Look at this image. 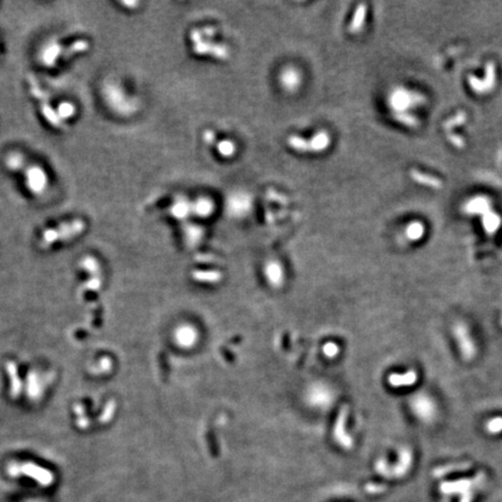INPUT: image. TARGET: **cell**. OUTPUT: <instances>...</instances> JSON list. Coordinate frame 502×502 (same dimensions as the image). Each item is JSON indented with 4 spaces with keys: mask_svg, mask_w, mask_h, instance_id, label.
I'll list each match as a JSON object with an SVG mask.
<instances>
[{
    "mask_svg": "<svg viewBox=\"0 0 502 502\" xmlns=\"http://www.w3.org/2000/svg\"><path fill=\"white\" fill-rule=\"evenodd\" d=\"M412 412L423 423L434 422L437 417V405L427 393H418L409 401Z\"/></svg>",
    "mask_w": 502,
    "mask_h": 502,
    "instance_id": "1",
    "label": "cell"
},
{
    "mask_svg": "<svg viewBox=\"0 0 502 502\" xmlns=\"http://www.w3.org/2000/svg\"><path fill=\"white\" fill-rule=\"evenodd\" d=\"M452 334L455 340L457 341V344H458L459 351L462 354L463 359L465 360H472L477 356L478 349L477 344L474 342L473 337H472V334L470 329H468L467 324L464 323V322L459 321L455 323L452 328Z\"/></svg>",
    "mask_w": 502,
    "mask_h": 502,
    "instance_id": "2",
    "label": "cell"
},
{
    "mask_svg": "<svg viewBox=\"0 0 502 502\" xmlns=\"http://www.w3.org/2000/svg\"><path fill=\"white\" fill-rule=\"evenodd\" d=\"M287 143L291 148L300 152H321L329 146L330 136L328 135V133L320 131L318 135H315L313 139H310V141H308L303 137L292 135L287 139Z\"/></svg>",
    "mask_w": 502,
    "mask_h": 502,
    "instance_id": "3",
    "label": "cell"
},
{
    "mask_svg": "<svg viewBox=\"0 0 502 502\" xmlns=\"http://www.w3.org/2000/svg\"><path fill=\"white\" fill-rule=\"evenodd\" d=\"M424 98L421 94L411 92L408 90L399 88L395 89L388 98V103L395 113H403L412 107L417 106L418 104L423 103Z\"/></svg>",
    "mask_w": 502,
    "mask_h": 502,
    "instance_id": "4",
    "label": "cell"
},
{
    "mask_svg": "<svg viewBox=\"0 0 502 502\" xmlns=\"http://www.w3.org/2000/svg\"><path fill=\"white\" fill-rule=\"evenodd\" d=\"M486 76L484 79L478 78L476 76H470L467 78L470 88L476 92L477 94H487L495 88V65L493 62H488L486 65Z\"/></svg>",
    "mask_w": 502,
    "mask_h": 502,
    "instance_id": "5",
    "label": "cell"
},
{
    "mask_svg": "<svg viewBox=\"0 0 502 502\" xmlns=\"http://www.w3.org/2000/svg\"><path fill=\"white\" fill-rule=\"evenodd\" d=\"M26 187L32 194H41L48 186V176L40 166H31L26 170Z\"/></svg>",
    "mask_w": 502,
    "mask_h": 502,
    "instance_id": "6",
    "label": "cell"
},
{
    "mask_svg": "<svg viewBox=\"0 0 502 502\" xmlns=\"http://www.w3.org/2000/svg\"><path fill=\"white\" fill-rule=\"evenodd\" d=\"M193 50L196 54H199V55H202V54H212L215 57L217 58H227L229 55L228 49L225 46H220V44H213L209 43V42H204L200 41L199 43L193 44Z\"/></svg>",
    "mask_w": 502,
    "mask_h": 502,
    "instance_id": "7",
    "label": "cell"
},
{
    "mask_svg": "<svg viewBox=\"0 0 502 502\" xmlns=\"http://www.w3.org/2000/svg\"><path fill=\"white\" fill-rule=\"evenodd\" d=\"M491 208V201L485 197H477V198L471 199L467 204L465 205L464 211L467 214H486L489 212Z\"/></svg>",
    "mask_w": 502,
    "mask_h": 502,
    "instance_id": "8",
    "label": "cell"
},
{
    "mask_svg": "<svg viewBox=\"0 0 502 502\" xmlns=\"http://www.w3.org/2000/svg\"><path fill=\"white\" fill-rule=\"evenodd\" d=\"M411 177L414 181H416L417 184L424 185V186L432 188H442V186H443V183H442L441 179L434 177V176L427 175V173H423L415 169L411 171Z\"/></svg>",
    "mask_w": 502,
    "mask_h": 502,
    "instance_id": "9",
    "label": "cell"
},
{
    "mask_svg": "<svg viewBox=\"0 0 502 502\" xmlns=\"http://www.w3.org/2000/svg\"><path fill=\"white\" fill-rule=\"evenodd\" d=\"M388 380H390V384L394 387L412 386V385L416 382L417 375L415 371H407L406 373H402V375L394 373V375L390 376Z\"/></svg>",
    "mask_w": 502,
    "mask_h": 502,
    "instance_id": "10",
    "label": "cell"
},
{
    "mask_svg": "<svg viewBox=\"0 0 502 502\" xmlns=\"http://www.w3.org/2000/svg\"><path fill=\"white\" fill-rule=\"evenodd\" d=\"M483 226L488 235L495 234L501 226V217L494 212H487L483 215Z\"/></svg>",
    "mask_w": 502,
    "mask_h": 502,
    "instance_id": "11",
    "label": "cell"
},
{
    "mask_svg": "<svg viewBox=\"0 0 502 502\" xmlns=\"http://www.w3.org/2000/svg\"><path fill=\"white\" fill-rule=\"evenodd\" d=\"M366 12H367V10H366L365 4H361L358 6L357 10H356L354 19H352L350 26H349V31H350V33H354V34H356V33L360 32L361 27L364 26V22H365Z\"/></svg>",
    "mask_w": 502,
    "mask_h": 502,
    "instance_id": "12",
    "label": "cell"
},
{
    "mask_svg": "<svg viewBox=\"0 0 502 502\" xmlns=\"http://www.w3.org/2000/svg\"><path fill=\"white\" fill-rule=\"evenodd\" d=\"M424 232H426V228H424L423 223L420 222V221H414V222L409 223L405 230L406 236H407L409 241L421 240L423 237Z\"/></svg>",
    "mask_w": 502,
    "mask_h": 502,
    "instance_id": "13",
    "label": "cell"
},
{
    "mask_svg": "<svg viewBox=\"0 0 502 502\" xmlns=\"http://www.w3.org/2000/svg\"><path fill=\"white\" fill-rule=\"evenodd\" d=\"M25 472L29 476L35 478V479L40 481L42 485H49L52 483L53 477L52 474L48 473V472L41 470V468H36L34 466H26Z\"/></svg>",
    "mask_w": 502,
    "mask_h": 502,
    "instance_id": "14",
    "label": "cell"
},
{
    "mask_svg": "<svg viewBox=\"0 0 502 502\" xmlns=\"http://www.w3.org/2000/svg\"><path fill=\"white\" fill-rule=\"evenodd\" d=\"M41 112L49 124L56 126V127H59V125H61V119H59L57 112H55L52 107L48 106V105H44V106L41 107Z\"/></svg>",
    "mask_w": 502,
    "mask_h": 502,
    "instance_id": "15",
    "label": "cell"
},
{
    "mask_svg": "<svg viewBox=\"0 0 502 502\" xmlns=\"http://www.w3.org/2000/svg\"><path fill=\"white\" fill-rule=\"evenodd\" d=\"M74 113H76V107L71 103H68V101L62 103L57 108V114L59 116V119H64V120L72 118Z\"/></svg>",
    "mask_w": 502,
    "mask_h": 502,
    "instance_id": "16",
    "label": "cell"
},
{
    "mask_svg": "<svg viewBox=\"0 0 502 502\" xmlns=\"http://www.w3.org/2000/svg\"><path fill=\"white\" fill-rule=\"evenodd\" d=\"M23 162H25V161H23V157L21 156L20 154L13 152V154H11L10 156L7 157V160H6V166L12 170V171H17V170L22 167Z\"/></svg>",
    "mask_w": 502,
    "mask_h": 502,
    "instance_id": "17",
    "label": "cell"
},
{
    "mask_svg": "<svg viewBox=\"0 0 502 502\" xmlns=\"http://www.w3.org/2000/svg\"><path fill=\"white\" fill-rule=\"evenodd\" d=\"M282 80H283L284 86H286L288 90H293L299 85V80L300 79H299V76L295 71L288 70L284 73Z\"/></svg>",
    "mask_w": 502,
    "mask_h": 502,
    "instance_id": "18",
    "label": "cell"
},
{
    "mask_svg": "<svg viewBox=\"0 0 502 502\" xmlns=\"http://www.w3.org/2000/svg\"><path fill=\"white\" fill-rule=\"evenodd\" d=\"M466 119H467V115H466L465 112L457 113L455 116H452V118H450L449 120L445 122L444 128L447 130L453 129V128H455V127H458V126L465 124Z\"/></svg>",
    "mask_w": 502,
    "mask_h": 502,
    "instance_id": "19",
    "label": "cell"
},
{
    "mask_svg": "<svg viewBox=\"0 0 502 502\" xmlns=\"http://www.w3.org/2000/svg\"><path fill=\"white\" fill-rule=\"evenodd\" d=\"M394 118H395L396 121H399L400 124L407 126V127H416L418 125V120L415 118L414 115L409 114V113H395L394 114Z\"/></svg>",
    "mask_w": 502,
    "mask_h": 502,
    "instance_id": "20",
    "label": "cell"
},
{
    "mask_svg": "<svg viewBox=\"0 0 502 502\" xmlns=\"http://www.w3.org/2000/svg\"><path fill=\"white\" fill-rule=\"evenodd\" d=\"M212 211H213V205H212L209 200H199L196 206H194V212L200 215V216L211 214Z\"/></svg>",
    "mask_w": 502,
    "mask_h": 502,
    "instance_id": "21",
    "label": "cell"
},
{
    "mask_svg": "<svg viewBox=\"0 0 502 502\" xmlns=\"http://www.w3.org/2000/svg\"><path fill=\"white\" fill-rule=\"evenodd\" d=\"M486 430L487 432L491 435H498L502 432V417L499 416L491 418V420L486 423Z\"/></svg>",
    "mask_w": 502,
    "mask_h": 502,
    "instance_id": "22",
    "label": "cell"
},
{
    "mask_svg": "<svg viewBox=\"0 0 502 502\" xmlns=\"http://www.w3.org/2000/svg\"><path fill=\"white\" fill-rule=\"evenodd\" d=\"M235 150L236 146L232 141H222L217 144V151L225 157H229L232 156V155H234Z\"/></svg>",
    "mask_w": 502,
    "mask_h": 502,
    "instance_id": "23",
    "label": "cell"
},
{
    "mask_svg": "<svg viewBox=\"0 0 502 502\" xmlns=\"http://www.w3.org/2000/svg\"><path fill=\"white\" fill-rule=\"evenodd\" d=\"M191 206L187 205L186 202H178V204L175 205V207L172 208V213L176 215V216L181 217L184 215H186L188 212H190Z\"/></svg>",
    "mask_w": 502,
    "mask_h": 502,
    "instance_id": "24",
    "label": "cell"
},
{
    "mask_svg": "<svg viewBox=\"0 0 502 502\" xmlns=\"http://www.w3.org/2000/svg\"><path fill=\"white\" fill-rule=\"evenodd\" d=\"M449 141L452 143L453 145H456L457 148H463V146L465 145L464 140L458 135H453V134H450L449 135Z\"/></svg>",
    "mask_w": 502,
    "mask_h": 502,
    "instance_id": "25",
    "label": "cell"
},
{
    "mask_svg": "<svg viewBox=\"0 0 502 502\" xmlns=\"http://www.w3.org/2000/svg\"><path fill=\"white\" fill-rule=\"evenodd\" d=\"M204 140H205V142H207V143H208V144H211V143H213V142H214V140H215V135H214V133H212L211 130L205 131V134H204Z\"/></svg>",
    "mask_w": 502,
    "mask_h": 502,
    "instance_id": "26",
    "label": "cell"
},
{
    "mask_svg": "<svg viewBox=\"0 0 502 502\" xmlns=\"http://www.w3.org/2000/svg\"><path fill=\"white\" fill-rule=\"evenodd\" d=\"M501 323H502V319H501Z\"/></svg>",
    "mask_w": 502,
    "mask_h": 502,
    "instance_id": "27",
    "label": "cell"
}]
</instances>
